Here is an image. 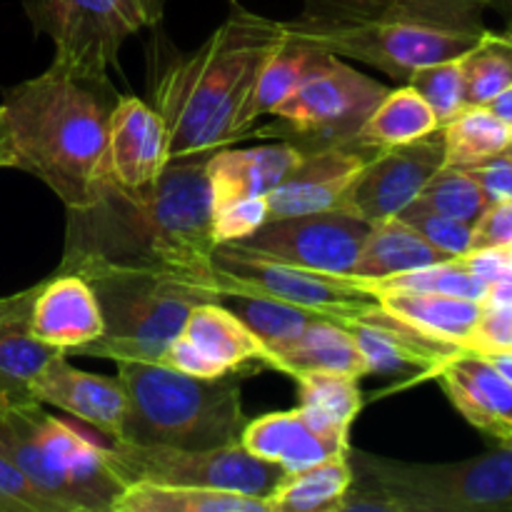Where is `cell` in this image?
<instances>
[{
    "instance_id": "obj_38",
    "label": "cell",
    "mask_w": 512,
    "mask_h": 512,
    "mask_svg": "<svg viewBox=\"0 0 512 512\" xmlns=\"http://www.w3.org/2000/svg\"><path fill=\"white\" fill-rule=\"evenodd\" d=\"M398 218L413 230H418L435 250L445 255V258H463L470 253L473 245V225L455 220L450 215L438 213V210L428 208L420 200H413L405 210H400Z\"/></svg>"
},
{
    "instance_id": "obj_6",
    "label": "cell",
    "mask_w": 512,
    "mask_h": 512,
    "mask_svg": "<svg viewBox=\"0 0 512 512\" xmlns=\"http://www.w3.org/2000/svg\"><path fill=\"white\" fill-rule=\"evenodd\" d=\"M340 512H512V445L460 463H398L350 450Z\"/></svg>"
},
{
    "instance_id": "obj_18",
    "label": "cell",
    "mask_w": 512,
    "mask_h": 512,
    "mask_svg": "<svg viewBox=\"0 0 512 512\" xmlns=\"http://www.w3.org/2000/svg\"><path fill=\"white\" fill-rule=\"evenodd\" d=\"M363 353L368 375L385 378H435L440 365L463 348L425 338L410 325L400 323L385 308L365 320L345 323Z\"/></svg>"
},
{
    "instance_id": "obj_49",
    "label": "cell",
    "mask_w": 512,
    "mask_h": 512,
    "mask_svg": "<svg viewBox=\"0 0 512 512\" xmlns=\"http://www.w3.org/2000/svg\"><path fill=\"white\" fill-rule=\"evenodd\" d=\"M508 253H510V255H512V250H508Z\"/></svg>"
},
{
    "instance_id": "obj_42",
    "label": "cell",
    "mask_w": 512,
    "mask_h": 512,
    "mask_svg": "<svg viewBox=\"0 0 512 512\" xmlns=\"http://www.w3.org/2000/svg\"><path fill=\"white\" fill-rule=\"evenodd\" d=\"M470 250H512V198L498 200L485 208L473 225Z\"/></svg>"
},
{
    "instance_id": "obj_19",
    "label": "cell",
    "mask_w": 512,
    "mask_h": 512,
    "mask_svg": "<svg viewBox=\"0 0 512 512\" xmlns=\"http://www.w3.org/2000/svg\"><path fill=\"white\" fill-rule=\"evenodd\" d=\"M35 338L58 350H80L105 333V320L93 288L75 273L55 270L38 285L30 308Z\"/></svg>"
},
{
    "instance_id": "obj_22",
    "label": "cell",
    "mask_w": 512,
    "mask_h": 512,
    "mask_svg": "<svg viewBox=\"0 0 512 512\" xmlns=\"http://www.w3.org/2000/svg\"><path fill=\"white\" fill-rule=\"evenodd\" d=\"M303 155L305 148L298 143L213 150L205 163L213 205L268 195L300 163Z\"/></svg>"
},
{
    "instance_id": "obj_44",
    "label": "cell",
    "mask_w": 512,
    "mask_h": 512,
    "mask_svg": "<svg viewBox=\"0 0 512 512\" xmlns=\"http://www.w3.org/2000/svg\"><path fill=\"white\" fill-rule=\"evenodd\" d=\"M0 168H18L13 133H10V123L3 105H0Z\"/></svg>"
},
{
    "instance_id": "obj_37",
    "label": "cell",
    "mask_w": 512,
    "mask_h": 512,
    "mask_svg": "<svg viewBox=\"0 0 512 512\" xmlns=\"http://www.w3.org/2000/svg\"><path fill=\"white\" fill-rule=\"evenodd\" d=\"M405 85H410L430 105V110H433L440 125H445L460 110L468 108L460 58L413 70L408 75V80H405Z\"/></svg>"
},
{
    "instance_id": "obj_27",
    "label": "cell",
    "mask_w": 512,
    "mask_h": 512,
    "mask_svg": "<svg viewBox=\"0 0 512 512\" xmlns=\"http://www.w3.org/2000/svg\"><path fill=\"white\" fill-rule=\"evenodd\" d=\"M113 512H268V505L260 498L228 490L130 483L115 498Z\"/></svg>"
},
{
    "instance_id": "obj_23",
    "label": "cell",
    "mask_w": 512,
    "mask_h": 512,
    "mask_svg": "<svg viewBox=\"0 0 512 512\" xmlns=\"http://www.w3.org/2000/svg\"><path fill=\"white\" fill-rule=\"evenodd\" d=\"M183 335L223 375L248 370L250 365L268 368V348L258 335L223 303H200L190 310Z\"/></svg>"
},
{
    "instance_id": "obj_15",
    "label": "cell",
    "mask_w": 512,
    "mask_h": 512,
    "mask_svg": "<svg viewBox=\"0 0 512 512\" xmlns=\"http://www.w3.org/2000/svg\"><path fill=\"white\" fill-rule=\"evenodd\" d=\"M68 353H55L50 363L33 380L30 395L43 405L70 413L105 438L118 440L123 435L125 413H128V393L123 380L115 375H95L73 368L65 358Z\"/></svg>"
},
{
    "instance_id": "obj_33",
    "label": "cell",
    "mask_w": 512,
    "mask_h": 512,
    "mask_svg": "<svg viewBox=\"0 0 512 512\" xmlns=\"http://www.w3.org/2000/svg\"><path fill=\"white\" fill-rule=\"evenodd\" d=\"M365 288L373 295L378 293H438L450 298L475 300L485 303L488 298V283L470 273L463 258L443 260V263L425 265V268L408 270V273L390 275L383 280H363Z\"/></svg>"
},
{
    "instance_id": "obj_26",
    "label": "cell",
    "mask_w": 512,
    "mask_h": 512,
    "mask_svg": "<svg viewBox=\"0 0 512 512\" xmlns=\"http://www.w3.org/2000/svg\"><path fill=\"white\" fill-rule=\"evenodd\" d=\"M378 300L385 313L425 338L458 345L463 350L483 313V303L438 293H378Z\"/></svg>"
},
{
    "instance_id": "obj_41",
    "label": "cell",
    "mask_w": 512,
    "mask_h": 512,
    "mask_svg": "<svg viewBox=\"0 0 512 512\" xmlns=\"http://www.w3.org/2000/svg\"><path fill=\"white\" fill-rule=\"evenodd\" d=\"M0 512H53L3 453H0Z\"/></svg>"
},
{
    "instance_id": "obj_8",
    "label": "cell",
    "mask_w": 512,
    "mask_h": 512,
    "mask_svg": "<svg viewBox=\"0 0 512 512\" xmlns=\"http://www.w3.org/2000/svg\"><path fill=\"white\" fill-rule=\"evenodd\" d=\"M35 35L53 40V65L108 78L123 43L163 18V0H23Z\"/></svg>"
},
{
    "instance_id": "obj_12",
    "label": "cell",
    "mask_w": 512,
    "mask_h": 512,
    "mask_svg": "<svg viewBox=\"0 0 512 512\" xmlns=\"http://www.w3.org/2000/svg\"><path fill=\"white\" fill-rule=\"evenodd\" d=\"M368 228L370 223L365 220L333 208L323 213L273 218L253 235L238 240V245L298 268L350 275Z\"/></svg>"
},
{
    "instance_id": "obj_48",
    "label": "cell",
    "mask_w": 512,
    "mask_h": 512,
    "mask_svg": "<svg viewBox=\"0 0 512 512\" xmlns=\"http://www.w3.org/2000/svg\"><path fill=\"white\" fill-rule=\"evenodd\" d=\"M230 3H233V5H235V0H230Z\"/></svg>"
},
{
    "instance_id": "obj_32",
    "label": "cell",
    "mask_w": 512,
    "mask_h": 512,
    "mask_svg": "<svg viewBox=\"0 0 512 512\" xmlns=\"http://www.w3.org/2000/svg\"><path fill=\"white\" fill-rule=\"evenodd\" d=\"M445 143V165L465 168L503 153L510 143L512 128L490 113L485 105H468L455 118L440 125Z\"/></svg>"
},
{
    "instance_id": "obj_47",
    "label": "cell",
    "mask_w": 512,
    "mask_h": 512,
    "mask_svg": "<svg viewBox=\"0 0 512 512\" xmlns=\"http://www.w3.org/2000/svg\"><path fill=\"white\" fill-rule=\"evenodd\" d=\"M505 153H508L512 158V135H510V143H508V148H505Z\"/></svg>"
},
{
    "instance_id": "obj_43",
    "label": "cell",
    "mask_w": 512,
    "mask_h": 512,
    "mask_svg": "<svg viewBox=\"0 0 512 512\" xmlns=\"http://www.w3.org/2000/svg\"><path fill=\"white\" fill-rule=\"evenodd\" d=\"M465 173L473 175L475 183L485 193L488 203L512 198V158L508 153H498L493 158H485L480 163L465 165Z\"/></svg>"
},
{
    "instance_id": "obj_7",
    "label": "cell",
    "mask_w": 512,
    "mask_h": 512,
    "mask_svg": "<svg viewBox=\"0 0 512 512\" xmlns=\"http://www.w3.org/2000/svg\"><path fill=\"white\" fill-rule=\"evenodd\" d=\"M100 303L105 333L75 353L110 360H153L183 333L190 310L200 303H223L213 288L163 275L98 270L85 275Z\"/></svg>"
},
{
    "instance_id": "obj_51",
    "label": "cell",
    "mask_w": 512,
    "mask_h": 512,
    "mask_svg": "<svg viewBox=\"0 0 512 512\" xmlns=\"http://www.w3.org/2000/svg\"><path fill=\"white\" fill-rule=\"evenodd\" d=\"M510 28H512V25H510Z\"/></svg>"
},
{
    "instance_id": "obj_21",
    "label": "cell",
    "mask_w": 512,
    "mask_h": 512,
    "mask_svg": "<svg viewBox=\"0 0 512 512\" xmlns=\"http://www.w3.org/2000/svg\"><path fill=\"white\" fill-rule=\"evenodd\" d=\"M38 285L0 298V408L33 403V380L50 358L60 353L58 348H50L35 338L30 328V308Z\"/></svg>"
},
{
    "instance_id": "obj_30",
    "label": "cell",
    "mask_w": 512,
    "mask_h": 512,
    "mask_svg": "<svg viewBox=\"0 0 512 512\" xmlns=\"http://www.w3.org/2000/svg\"><path fill=\"white\" fill-rule=\"evenodd\" d=\"M300 413L310 425L325 433L350 435V425L363 408L360 378L340 373H300Z\"/></svg>"
},
{
    "instance_id": "obj_17",
    "label": "cell",
    "mask_w": 512,
    "mask_h": 512,
    "mask_svg": "<svg viewBox=\"0 0 512 512\" xmlns=\"http://www.w3.org/2000/svg\"><path fill=\"white\" fill-rule=\"evenodd\" d=\"M170 163L168 130L150 103L123 98L113 110L108 128L110 183L125 190H138L158 180Z\"/></svg>"
},
{
    "instance_id": "obj_20",
    "label": "cell",
    "mask_w": 512,
    "mask_h": 512,
    "mask_svg": "<svg viewBox=\"0 0 512 512\" xmlns=\"http://www.w3.org/2000/svg\"><path fill=\"white\" fill-rule=\"evenodd\" d=\"M240 445L255 458L280 465L285 473L310 468L323 460L350 453V435L325 433L310 425L300 410L268 413L248 420Z\"/></svg>"
},
{
    "instance_id": "obj_46",
    "label": "cell",
    "mask_w": 512,
    "mask_h": 512,
    "mask_svg": "<svg viewBox=\"0 0 512 512\" xmlns=\"http://www.w3.org/2000/svg\"><path fill=\"white\" fill-rule=\"evenodd\" d=\"M488 358L493 360L495 368H498L500 373H503L512 383V350H508V353H490Z\"/></svg>"
},
{
    "instance_id": "obj_13",
    "label": "cell",
    "mask_w": 512,
    "mask_h": 512,
    "mask_svg": "<svg viewBox=\"0 0 512 512\" xmlns=\"http://www.w3.org/2000/svg\"><path fill=\"white\" fill-rule=\"evenodd\" d=\"M443 165L445 143L440 128L413 143L378 150L353 180L338 208L365 223L393 218L418 198Z\"/></svg>"
},
{
    "instance_id": "obj_40",
    "label": "cell",
    "mask_w": 512,
    "mask_h": 512,
    "mask_svg": "<svg viewBox=\"0 0 512 512\" xmlns=\"http://www.w3.org/2000/svg\"><path fill=\"white\" fill-rule=\"evenodd\" d=\"M465 350L483 355L512 350V305H483V313L465 343Z\"/></svg>"
},
{
    "instance_id": "obj_45",
    "label": "cell",
    "mask_w": 512,
    "mask_h": 512,
    "mask_svg": "<svg viewBox=\"0 0 512 512\" xmlns=\"http://www.w3.org/2000/svg\"><path fill=\"white\" fill-rule=\"evenodd\" d=\"M485 108H488L490 113L498 115V118L503 120V123H508L510 128H512V85H508V88H505L503 93L495 95V98L490 100V103L485 105Z\"/></svg>"
},
{
    "instance_id": "obj_31",
    "label": "cell",
    "mask_w": 512,
    "mask_h": 512,
    "mask_svg": "<svg viewBox=\"0 0 512 512\" xmlns=\"http://www.w3.org/2000/svg\"><path fill=\"white\" fill-rule=\"evenodd\" d=\"M330 53L305 43V40L285 35L283 43L273 50L260 73L258 90H255V115L258 120L270 115V110L283 103L295 88L305 83L313 73H318L328 63Z\"/></svg>"
},
{
    "instance_id": "obj_28",
    "label": "cell",
    "mask_w": 512,
    "mask_h": 512,
    "mask_svg": "<svg viewBox=\"0 0 512 512\" xmlns=\"http://www.w3.org/2000/svg\"><path fill=\"white\" fill-rule=\"evenodd\" d=\"M353 485L350 453L310 468L285 473L283 483L265 500L268 512H340Z\"/></svg>"
},
{
    "instance_id": "obj_9",
    "label": "cell",
    "mask_w": 512,
    "mask_h": 512,
    "mask_svg": "<svg viewBox=\"0 0 512 512\" xmlns=\"http://www.w3.org/2000/svg\"><path fill=\"white\" fill-rule=\"evenodd\" d=\"M215 273L223 298L248 295L280 300L343 325L365 320L383 310L378 295L370 293L363 280L298 268L238 243L215 245Z\"/></svg>"
},
{
    "instance_id": "obj_2",
    "label": "cell",
    "mask_w": 512,
    "mask_h": 512,
    "mask_svg": "<svg viewBox=\"0 0 512 512\" xmlns=\"http://www.w3.org/2000/svg\"><path fill=\"white\" fill-rule=\"evenodd\" d=\"M233 8L198 48L168 50L150 65V105L168 130L170 160L228 148L258 123L260 73L288 28L238 3Z\"/></svg>"
},
{
    "instance_id": "obj_34",
    "label": "cell",
    "mask_w": 512,
    "mask_h": 512,
    "mask_svg": "<svg viewBox=\"0 0 512 512\" xmlns=\"http://www.w3.org/2000/svg\"><path fill=\"white\" fill-rule=\"evenodd\" d=\"M225 298L233 300V313L268 348L270 370H273L275 358L285 348H290L315 318H320V315L310 313V310L295 308V305L280 303V300L248 298V295H225Z\"/></svg>"
},
{
    "instance_id": "obj_35",
    "label": "cell",
    "mask_w": 512,
    "mask_h": 512,
    "mask_svg": "<svg viewBox=\"0 0 512 512\" xmlns=\"http://www.w3.org/2000/svg\"><path fill=\"white\" fill-rule=\"evenodd\" d=\"M468 105H488L512 85V28L505 33L485 30L483 38L460 58Z\"/></svg>"
},
{
    "instance_id": "obj_50",
    "label": "cell",
    "mask_w": 512,
    "mask_h": 512,
    "mask_svg": "<svg viewBox=\"0 0 512 512\" xmlns=\"http://www.w3.org/2000/svg\"><path fill=\"white\" fill-rule=\"evenodd\" d=\"M510 260H512V255H510Z\"/></svg>"
},
{
    "instance_id": "obj_14",
    "label": "cell",
    "mask_w": 512,
    "mask_h": 512,
    "mask_svg": "<svg viewBox=\"0 0 512 512\" xmlns=\"http://www.w3.org/2000/svg\"><path fill=\"white\" fill-rule=\"evenodd\" d=\"M375 153L378 150L360 143L305 150L300 163L265 195L270 220L338 208L353 180Z\"/></svg>"
},
{
    "instance_id": "obj_25",
    "label": "cell",
    "mask_w": 512,
    "mask_h": 512,
    "mask_svg": "<svg viewBox=\"0 0 512 512\" xmlns=\"http://www.w3.org/2000/svg\"><path fill=\"white\" fill-rule=\"evenodd\" d=\"M443 260L453 258H445L418 230H413L403 218L393 215V218L370 223L350 278L383 280L390 275L425 268V265L443 263Z\"/></svg>"
},
{
    "instance_id": "obj_24",
    "label": "cell",
    "mask_w": 512,
    "mask_h": 512,
    "mask_svg": "<svg viewBox=\"0 0 512 512\" xmlns=\"http://www.w3.org/2000/svg\"><path fill=\"white\" fill-rule=\"evenodd\" d=\"M275 373L295 378L300 373H340L365 378L368 365L348 325L315 318L290 348L275 358Z\"/></svg>"
},
{
    "instance_id": "obj_11",
    "label": "cell",
    "mask_w": 512,
    "mask_h": 512,
    "mask_svg": "<svg viewBox=\"0 0 512 512\" xmlns=\"http://www.w3.org/2000/svg\"><path fill=\"white\" fill-rule=\"evenodd\" d=\"M390 88L358 73L338 55L270 110L273 118L308 140L305 150L358 143V133Z\"/></svg>"
},
{
    "instance_id": "obj_1",
    "label": "cell",
    "mask_w": 512,
    "mask_h": 512,
    "mask_svg": "<svg viewBox=\"0 0 512 512\" xmlns=\"http://www.w3.org/2000/svg\"><path fill=\"white\" fill-rule=\"evenodd\" d=\"M208 155L170 160L145 188L125 190L110 183L90 208L68 210L58 273L85 278L98 270H128L188 280L220 293Z\"/></svg>"
},
{
    "instance_id": "obj_36",
    "label": "cell",
    "mask_w": 512,
    "mask_h": 512,
    "mask_svg": "<svg viewBox=\"0 0 512 512\" xmlns=\"http://www.w3.org/2000/svg\"><path fill=\"white\" fill-rule=\"evenodd\" d=\"M415 200H420L428 208L438 210V213L450 215L455 220H463L468 225L478 223L480 215L490 205L485 193L480 190V185L475 183L473 175L465 173L463 168H455V165H443L425 183V188L420 190V195Z\"/></svg>"
},
{
    "instance_id": "obj_3",
    "label": "cell",
    "mask_w": 512,
    "mask_h": 512,
    "mask_svg": "<svg viewBox=\"0 0 512 512\" xmlns=\"http://www.w3.org/2000/svg\"><path fill=\"white\" fill-rule=\"evenodd\" d=\"M120 95L108 78L50 63L13 85L3 108L18 168L43 180L68 210L90 208L110 185L108 128Z\"/></svg>"
},
{
    "instance_id": "obj_16",
    "label": "cell",
    "mask_w": 512,
    "mask_h": 512,
    "mask_svg": "<svg viewBox=\"0 0 512 512\" xmlns=\"http://www.w3.org/2000/svg\"><path fill=\"white\" fill-rule=\"evenodd\" d=\"M460 415L500 445H512V383L475 350L450 355L435 373Z\"/></svg>"
},
{
    "instance_id": "obj_29",
    "label": "cell",
    "mask_w": 512,
    "mask_h": 512,
    "mask_svg": "<svg viewBox=\"0 0 512 512\" xmlns=\"http://www.w3.org/2000/svg\"><path fill=\"white\" fill-rule=\"evenodd\" d=\"M440 128L430 105L410 85L388 90L358 133V143L370 150L413 143Z\"/></svg>"
},
{
    "instance_id": "obj_10",
    "label": "cell",
    "mask_w": 512,
    "mask_h": 512,
    "mask_svg": "<svg viewBox=\"0 0 512 512\" xmlns=\"http://www.w3.org/2000/svg\"><path fill=\"white\" fill-rule=\"evenodd\" d=\"M103 453L123 485H188L268 500L285 478L280 465L255 458L240 443L213 450H188L110 440L103 443Z\"/></svg>"
},
{
    "instance_id": "obj_5",
    "label": "cell",
    "mask_w": 512,
    "mask_h": 512,
    "mask_svg": "<svg viewBox=\"0 0 512 512\" xmlns=\"http://www.w3.org/2000/svg\"><path fill=\"white\" fill-rule=\"evenodd\" d=\"M118 378L128 393L123 435L135 445L213 450L240 443L245 410L238 373L195 378L153 360H118Z\"/></svg>"
},
{
    "instance_id": "obj_4",
    "label": "cell",
    "mask_w": 512,
    "mask_h": 512,
    "mask_svg": "<svg viewBox=\"0 0 512 512\" xmlns=\"http://www.w3.org/2000/svg\"><path fill=\"white\" fill-rule=\"evenodd\" d=\"M495 0H305L293 38L378 68L398 83L425 65L458 60L488 30Z\"/></svg>"
},
{
    "instance_id": "obj_39",
    "label": "cell",
    "mask_w": 512,
    "mask_h": 512,
    "mask_svg": "<svg viewBox=\"0 0 512 512\" xmlns=\"http://www.w3.org/2000/svg\"><path fill=\"white\" fill-rule=\"evenodd\" d=\"M270 220L268 198L265 195H253V198L228 200V203L213 205V238L215 243H238L253 235L260 225Z\"/></svg>"
}]
</instances>
